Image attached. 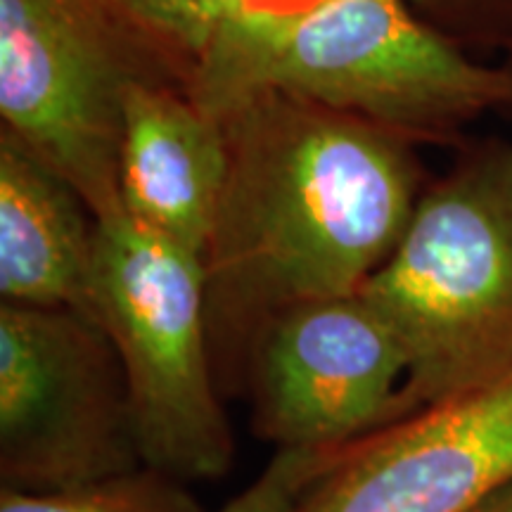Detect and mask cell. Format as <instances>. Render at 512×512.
Returning <instances> with one entry per match:
<instances>
[{
	"label": "cell",
	"instance_id": "obj_1",
	"mask_svg": "<svg viewBox=\"0 0 512 512\" xmlns=\"http://www.w3.org/2000/svg\"><path fill=\"white\" fill-rule=\"evenodd\" d=\"M221 119L230 162L204 254L209 332L254 339L292 306L361 292L422 197L413 140L275 88Z\"/></svg>",
	"mask_w": 512,
	"mask_h": 512
},
{
	"label": "cell",
	"instance_id": "obj_2",
	"mask_svg": "<svg viewBox=\"0 0 512 512\" xmlns=\"http://www.w3.org/2000/svg\"><path fill=\"white\" fill-rule=\"evenodd\" d=\"M358 297L399 337L411 413L512 370V143L467 150L422 192Z\"/></svg>",
	"mask_w": 512,
	"mask_h": 512
},
{
	"label": "cell",
	"instance_id": "obj_3",
	"mask_svg": "<svg viewBox=\"0 0 512 512\" xmlns=\"http://www.w3.org/2000/svg\"><path fill=\"white\" fill-rule=\"evenodd\" d=\"M95 223L98 325L124 368L143 465L181 482L219 479L233 434L211 377L204 259L124 209Z\"/></svg>",
	"mask_w": 512,
	"mask_h": 512
},
{
	"label": "cell",
	"instance_id": "obj_4",
	"mask_svg": "<svg viewBox=\"0 0 512 512\" xmlns=\"http://www.w3.org/2000/svg\"><path fill=\"white\" fill-rule=\"evenodd\" d=\"M145 79L185 83L110 0H0L3 128L67 178L95 219L124 209V102Z\"/></svg>",
	"mask_w": 512,
	"mask_h": 512
},
{
	"label": "cell",
	"instance_id": "obj_5",
	"mask_svg": "<svg viewBox=\"0 0 512 512\" xmlns=\"http://www.w3.org/2000/svg\"><path fill=\"white\" fill-rule=\"evenodd\" d=\"M264 88L411 140L451 138L512 105L510 69L467 55L408 0H330L266 57L247 95Z\"/></svg>",
	"mask_w": 512,
	"mask_h": 512
},
{
	"label": "cell",
	"instance_id": "obj_6",
	"mask_svg": "<svg viewBox=\"0 0 512 512\" xmlns=\"http://www.w3.org/2000/svg\"><path fill=\"white\" fill-rule=\"evenodd\" d=\"M143 465L107 332L69 309L0 304V479L50 494Z\"/></svg>",
	"mask_w": 512,
	"mask_h": 512
},
{
	"label": "cell",
	"instance_id": "obj_7",
	"mask_svg": "<svg viewBox=\"0 0 512 512\" xmlns=\"http://www.w3.org/2000/svg\"><path fill=\"white\" fill-rule=\"evenodd\" d=\"M254 427L278 448H337L411 415L399 337L358 294L275 316L252 339Z\"/></svg>",
	"mask_w": 512,
	"mask_h": 512
},
{
	"label": "cell",
	"instance_id": "obj_8",
	"mask_svg": "<svg viewBox=\"0 0 512 512\" xmlns=\"http://www.w3.org/2000/svg\"><path fill=\"white\" fill-rule=\"evenodd\" d=\"M512 484V370L344 446L292 512H470Z\"/></svg>",
	"mask_w": 512,
	"mask_h": 512
},
{
	"label": "cell",
	"instance_id": "obj_9",
	"mask_svg": "<svg viewBox=\"0 0 512 512\" xmlns=\"http://www.w3.org/2000/svg\"><path fill=\"white\" fill-rule=\"evenodd\" d=\"M228 162L226 124L188 88L162 79L128 88L119 192L131 219L204 259L226 192Z\"/></svg>",
	"mask_w": 512,
	"mask_h": 512
},
{
	"label": "cell",
	"instance_id": "obj_10",
	"mask_svg": "<svg viewBox=\"0 0 512 512\" xmlns=\"http://www.w3.org/2000/svg\"><path fill=\"white\" fill-rule=\"evenodd\" d=\"M93 211L72 183L10 131L0 133L3 302L69 309L98 323Z\"/></svg>",
	"mask_w": 512,
	"mask_h": 512
},
{
	"label": "cell",
	"instance_id": "obj_11",
	"mask_svg": "<svg viewBox=\"0 0 512 512\" xmlns=\"http://www.w3.org/2000/svg\"><path fill=\"white\" fill-rule=\"evenodd\" d=\"M328 3L330 0H226L214 38L190 79L192 98L221 117L249 93L266 57Z\"/></svg>",
	"mask_w": 512,
	"mask_h": 512
},
{
	"label": "cell",
	"instance_id": "obj_12",
	"mask_svg": "<svg viewBox=\"0 0 512 512\" xmlns=\"http://www.w3.org/2000/svg\"><path fill=\"white\" fill-rule=\"evenodd\" d=\"M0 512H202V505L181 479L138 467L126 475L50 494L3 489Z\"/></svg>",
	"mask_w": 512,
	"mask_h": 512
},
{
	"label": "cell",
	"instance_id": "obj_13",
	"mask_svg": "<svg viewBox=\"0 0 512 512\" xmlns=\"http://www.w3.org/2000/svg\"><path fill=\"white\" fill-rule=\"evenodd\" d=\"M121 15L162 50L190 86L207 53L226 0H110Z\"/></svg>",
	"mask_w": 512,
	"mask_h": 512
},
{
	"label": "cell",
	"instance_id": "obj_14",
	"mask_svg": "<svg viewBox=\"0 0 512 512\" xmlns=\"http://www.w3.org/2000/svg\"><path fill=\"white\" fill-rule=\"evenodd\" d=\"M342 448H278L261 475L216 512H292Z\"/></svg>",
	"mask_w": 512,
	"mask_h": 512
},
{
	"label": "cell",
	"instance_id": "obj_15",
	"mask_svg": "<svg viewBox=\"0 0 512 512\" xmlns=\"http://www.w3.org/2000/svg\"><path fill=\"white\" fill-rule=\"evenodd\" d=\"M434 29L465 48V43L512 48V0H408Z\"/></svg>",
	"mask_w": 512,
	"mask_h": 512
},
{
	"label": "cell",
	"instance_id": "obj_16",
	"mask_svg": "<svg viewBox=\"0 0 512 512\" xmlns=\"http://www.w3.org/2000/svg\"><path fill=\"white\" fill-rule=\"evenodd\" d=\"M470 512H512V484L503 486L501 491H496L494 496H489Z\"/></svg>",
	"mask_w": 512,
	"mask_h": 512
},
{
	"label": "cell",
	"instance_id": "obj_17",
	"mask_svg": "<svg viewBox=\"0 0 512 512\" xmlns=\"http://www.w3.org/2000/svg\"><path fill=\"white\" fill-rule=\"evenodd\" d=\"M505 67L510 69V74H512V48H510V57H508V62H505ZM512 107V105H510Z\"/></svg>",
	"mask_w": 512,
	"mask_h": 512
}]
</instances>
